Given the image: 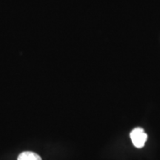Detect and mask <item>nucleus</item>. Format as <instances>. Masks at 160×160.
Here are the masks:
<instances>
[{
    "label": "nucleus",
    "mask_w": 160,
    "mask_h": 160,
    "mask_svg": "<svg viewBox=\"0 0 160 160\" xmlns=\"http://www.w3.org/2000/svg\"><path fill=\"white\" fill-rule=\"evenodd\" d=\"M17 160H42L41 157L37 153L32 151L22 152L18 157Z\"/></svg>",
    "instance_id": "nucleus-2"
},
{
    "label": "nucleus",
    "mask_w": 160,
    "mask_h": 160,
    "mask_svg": "<svg viewBox=\"0 0 160 160\" xmlns=\"http://www.w3.org/2000/svg\"><path fill=\"white\" fill-rule=\"evenodd\" d=\"M132 142L137 148H142L144 147L148 139V135L142 128H136L130 133Z\"/></svg>",
    "instance_id": "nucleus-1"
}]
</instances>
